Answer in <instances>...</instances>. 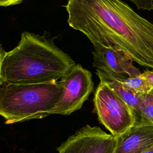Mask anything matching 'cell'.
Returning a JSON list of instances; mask_svg holds the SVG:
<instances>
[{"label": "cell", "mask_w": 153, "mask_h": 153, "mask_svg": "<svg viewBox=\"0 0 153 153\" xmlns=\"http://www.w3.org/2000/svg\"><path fill=\"white\" fill-rule=\"evenodd\" d=\"M68 23L93 45L126 53L139 65L153 69V23L121 0H68Z\"/></svg>", "instance_id": "1"}, {"label": "cell", "mask_w": 153, "mask_h": 153, "mask_svg": "<svg viewBox=\"0 0 153 153\" xmlns=\"http://www.w3.org/2000/svg\"><path fill=\"white\" fill-rule=\"evenodd\" d=\"M75 65L52 41L23 32L17 45L6 52L1 76L6 84L54 82L69 73Z\"/></svg>", "instance_id": "2"}, {"label": "cell", "mask_w": 153, "mask_h": 153, "mask_svg": "<svg viewBox=\"0 0 153 153\" xmlns=\"http://www.w3.org/2000/svg\"><path fill=\"white\" fill-rule=\"evenodd\" d=\"M63 92L60 82L6 84L0 87V115L7 124L50 115Z\"/></svg>", "instance_id": "3"}, {"label": "cell", "mask_w": 153, "mask_h": 153, "mask_svg": "<svg viewBox=\"0 0 153 153\" xmlns=\"http://www.w3.org/2000/svg\"><path fill=\"white\" fill-rule=\"evenodd\" d=\"M93 103L99 121L115 137L135 123L137 112L103 82H100L96 90Z\"/></svg>", "instance_id": "4"}, {"label": "cell", "mask_w": 153, "mask_h": 153, "mask_svg": "<svg viewBox=\"0 0 153 153\" xmlns=\"http://www.w3.org/2000/svg\"><path fill=\"white\" fill-rule=\"evenodd\" d=\"M61 79L62 94L50 115H67L81 109L93 90L91 72L79 64H76Z\"/></svg>", "instance_id": "5"}, {"label": "cell", "mask_w": 153, "mask_h": 153, "mask_svg": "<svg viewBox=\"0 0 153 153\" xmlns=\"http://www.w3.org/2000/svg\"><path fill=\"white\" fill-rule=\"evenodd\" d=\"M117 138L89 125L71 136L57 148L58 153H115Z\"/></svg>", "instance_id": "6"}, {"label": "cell", "mask_w": 153, "mask_h": 153, "mask_svg": "<svg viewBox=\"0 0 153 153\" xmlns=\"http://www.w3.org/2000/svg\"><path fill=\"white\" fill-rule=\"evenodd\" d=\"M93 65L96 69L124 74L128 76H136L142 73L135 67L133 60L124 51L101 45H93Z\"/></svg>", "instance_id": "7"}, {"label": "cell", "mask_w": 153, "mask_h": 153, "mask_svg": "<svg viewBox=\"0 0 153 153\" xmlns=\"http://www.w3.org/2000/svg\"><path fill=\"white\" fill-rule=\"evenodd\" d=\"M116 138L115 153H142L153 146V123L137 115L134 124Z\"/></svg>", "instance_id": "8"}, {"label": "cell", "mask_w": 153, "mask_h": 153, "mask_svg": "<svg viewBox=\"0 0 153 153\" xmlns=\"http://www.w3.org/2000/svg\"><path fill=\"white\" fill-rule=\"evenodd\" d=\"M96 74L99 78L100 82L108 85L115 94L131 107L138 115L140 114L141 99L139 94L118 80L111 72L96 69Z\"/></svg>", "instance_id": "9"}, {"label": "cell", "mask_w": 153, "mask_h": 153, "mask_svg": "<svg viewBox=\"0 0 153 153\" xmlns=\"http://www.w3.org/2000/svg\"><path fill=\"white\" fill-rule=\"evenodd\" d=\"M111 72L112 73L118 80L139 94L147 93L152 89L149 82L142 74L140 75L131 77L124 74H117L112 72Z\"/></svg>", "instance_id": "10"}, {"label": "cell", "mask_w": 153, "mask_h": 153, "mask_svg": "<svg viewBox=\"0 0 153 153\" xmlns=\"http://www.w3.org/2000/svg\"><path fill=\"white\" fill-rule=\"evenodd\" d=\"M141 99L140 117L153 123V88L148 93L139 94Z\"/></svg>", "instance_id": "11"}, {"label": "cell", "mask_w": 153, "mask_h": 153, "mask_svg": "<svg viewBox=\"0 0 153 153\" xmlns=\"http://www.w3.org/2000/svg\"><path fill=\"white\" fill-rule=\"evenodd\" d=\"M133 2L138 9L153 10V0H130Z\"/></svg>", "instance_id": "12"}, {"label": "cell", "mask_w": 153, "mask_h": 153, "mask_svg": "<svg viewBox=\"0 0 153 153\" xmlns=\"http://www.w3.org/2000/svg\"><path fill=\"white\" fill-rule=\"evenodd\" d=\"M24 0H0V6L7 7L19 4L22 2Z\"/></svg>", "instance_id": "13"}, {"label": "cell", "mask_w": 153, "mask_h": 153, "mask_svg": "<svg viewBox=\"0 0 153 153\" xmlns=\"http://www.w3.org/2000/svg\"><path fill=\"white\" fill-rule=\"evenodd\" d=\"M142 75L147 79L152 88H153V71L146 70L142 73Z\"/></svg>", "instance_id": "14"}, {"label": "cell", "mask_w": 153, "mask_h": 153, "mask_svg": "<svg viewBox=\"0 0 153 153\" xmlns=\"http://www.w3.org/2000/svg\"><path fill=\"white\" fill-rule=\"evenodd\" d=\"M5 54H6V51H5L3 48L0 45V87L4 84L2 79V76H1V70H2V62H3L4 57L5 56Z\"/></svg>", "instance_id": "15"}, {"label": "cell", "mask_w": 153, "mask_h": 153, "mask_svg": "<svg viewBox=\"0 0 153 153\" xmlns=\"http://www.w3.org/2000/svg\"><path fill=\"white\" fill-rule=\"evenodd\" d=\"M142 153H153V146H152V148H151L147 149L146 151H144V152H142Z\"/></svg>", "instance_id": "16"}]
</instances>
